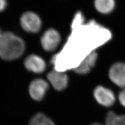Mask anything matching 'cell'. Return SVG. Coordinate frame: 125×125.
Returning a JSON list of instances; mask_svg holds the SVG:
<instances>
[{"instance_id": "16", "label": "cell", "mask_w": 125, "mask_h": 125, "mask_svg": "<svg viewBox=\"0 0 125 125\" xmlns=\"http://www.w3.org/2000/svg\"><path fill=\"white\" fill-rule=\"evenodd\" d=\"M3 32H2V30H1V29H0V39H1V38L2 37V35H3Z\"/></svg>"}, {"instance_id": "14", "label": "cell", "mask_w": 125, "mask_h": 125, "mask_svg": "<svg viewBox=\"0 0 125 125\" xmlns=\"http://www.w3.org/2000/svg\"><path fill=\"white\" fill-rule=\"evenodd\" d=\"M7 6L6 0H0V12L4 11Z\"/></svg>"}, {"instance_id": "10", "label": "cell", "mask_w": 125, "mask_h": 125, "mask_svg": "<svg viewBox=\"0 0 125 125\" xmlns=\"http://www.w3.org/2000/svg\"><path fill=\"white\" fill-rule=\"evenodd\" d=\"M115 0H94V6L97 11L103 15L111 13L115 8Z\"/></svg>"}, {"instance_id": "9", "label": "cell", "mask_w": 125, "mask_h": 125, "mask_svg": "<svg viewBox=\"0 0 125 125\" xmlns=\"http://www.w3.org/2000/svg\"><path fill=\"white\" fill-rule=\"evenodd\" d=\"M24 65L27 70L36 73H43L46 67L44 60L36 54L27 56L24 61Z\"/></svg>"}, {"instance_id": "7", "label": "cell", "mask_w": 125, "mask_h": 125, "mask_svg": "<svg viewBox=\"0 0 125 125\" xmlns=\"http://www.w3.org/2000/svg\"><path fill=\"white\" fill-rule=\"evenodd\" d=\"M47 78L53 88L58 91L64 90L67 88L69 78L65 73L53 70L48 73Z\"/></svg>"}, {"instance_id": "2", "label": "cell", "mask_w": 125, "mask_h": 125, "mask_svg": "<svg viewBox=\"0 0 125 125\" xmlns=\"http://www.w3.org/2000/svg\"><path fill=\"white\" fill-rule=\"evenodd\" d=\"M93 95L95 101L104 107H111L114 105L116 98L114 92L105 86L99 85L93 90Z\"/></svg>"}, {"instance_id": "4", "label": "cell", "mask_w": 125, "mask_h": 125, "mask_svg": "<svg viewBox=\"0 0 125 125\" xmlns=\"http://www.w3.org/2000/svg\"><path fill=\"white\" fill-rule=\"evenodd\" d=\"M61 41V37L59 32L54 28H50L45 31L41 38V46L46 52L55 50Z\"/></svg>"}, {"instance_id": "1", "label": "cell", "mask_w": 125, "mask_h": 125, "mask_svg": "<svg viewBox=\"0 0 125 125\" xmlns=\"http://www.w3.org/2000/svg\"><path fill=\"white\" fill-rule=\"evenodd\" d=\"M25 43L22 39L14 33L3 32L0 39V57L7 61L18 59L25 51Z\"/></svg>"}, {"instance_id": "3", "label": "cell", "mask_w": 125, "mask_h": 125, "mask_svg": "<svg viewBox=\"0 0 125 125\" xmlns=\"http://www.w3.org/2000/svg\"><path fill=\"white\" fill-rule=\"evenodd\" d=\"M20 23L22 28L29 33H37L40 30L42 21L38 14L32 11H26L21 16Z\"/></svg>"}, {"instance_id": "13", "label": "cell", "mask_w": 125, "mask_h": 125, "mask_svg": "<svg viewBox=\"0 0 125 125\" xmlns=\"http://www.w3.org/2000/svg\"><path fill=\"white\" fill-rule=\"evenodd\" d=\"M118 100L120 105L125 108V88L122 89L118 95Z\"/></svg>"}, {"instance_id": "11", "label": "cell", "mask_w": 125, "mask_h": 125, "mask_svg": "<svg viewBox=\"0 0 125 125\" xmlns=\"http://www.w3.org/2000/svg\"><path fill=\"white\" fill-rule=\"evenodd\" d=\"M104 125H125V114L118 115L114 111H109L105 116Z\"/></svg>"}, {"instance_id": "12", "label": "cell", "mask_w": 125, "mask_h": 125, "mask_svg": "<svg viewBox=\"0 0 125 125\" xmlns=\"http://www.w3.org/2000/svg\"><path fill=\"white\" fill-rule=\"evenodd\" d=\"M29 125H56L53 121L42 113L35 114L29 121Z\"/></svg>"}, {"instance_id": "15", "label": "cell", "mask_w": 125, "mask_h": 125, "mask_svg": "<svg viewBox=\"0 0 125 125\" xmlns=\"http://www.w3.org/2000/svg\"><path fill=\"white\" fill-rule=\"evenodd\" d=\"M90 125H104V124H103L99 122H94V123H92Z\"/></svg>"}, {"instance_id": "6", "label": "cell", "mask_w": 125, "mask_h": 125, "mask_svg": "<svg viewBox=\"0 0 125 125\" xmlns=\"http://www.w3.org/2000/svg\"><path fill=\"white\" fill-rule=\"evenodd\" d=\"M49 88L48 82L38 78L31 81L29 87V93L33 100L41 101L44 99Z\"/></svg>"}, {"instance_id": "5", "label": "cell", "mask_w": 125, "mask_h": 125, "mask_svg": "<svg viewBox=\"0 0 125 125\" xmlns=\"http://www.w3.org/2000/svg\"><path fill=\"white\" fill-rule=\"evenodd\" d=\"M109 79L117 87L125 88V62H116L113 64L108 70Z\"/></svg>"}, {"instance_id": "8", "label": "cell", "mask_w": 125, "mask_h": 125, "mask_svg": "<svg viewBox=\"0 0 125 125\" xmlns=\"http://www.w3.org/2000/svg\"><path fill=\"white\" fill-rule=\"evenodd\" d=\"M98 58V54L96 51L91 52L82 61L79 65L73 69V72L78 75H84L89 73L94 67Z\"/></svg>"}]
</instances>
